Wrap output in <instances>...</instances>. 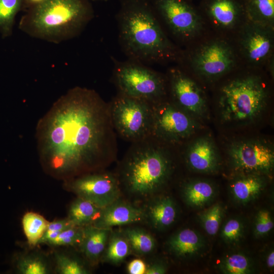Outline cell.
I'll return each mask as SVG.
<instances>
[{
    "label": "cell",
    "instance_id": "obj_1",
    "mask_svg": "<svg viewBox=\"0 0 274 274\" xmlns=\"http://www.w3.org/2000/svg\"><path fill=\"white\" fill-rule=\"evenodd\" d=\"M38 153L47 174L63 181L97 172L117 154L110 103L93 89L76 86L38 121Z\"/></svg>",
    "mask_w": 274,
    "mask_h": 274
},
{
    "label": "cell",
    "instance_id": "obj_2",
    "mask_svg": "<svg viewBox=\"0 0 274 274\" xmlns=\"http://www.w3.org/2000/svg\"><path fill=\"white\" fill-rule=\"evenodd\" d=\"M118 40L128 59L145 64L178 63L183 50L168 38L152 0H119Z\"/></svg>",
    "mask_w": 274,
    "mask_h": 274
},
{
    "label": "cell",
    "instance_id": "obj_3",
    "mask_svg": "<svg viewBox=\"0 0 274 274\" xmlns=\"http://www.w3.org/2000/svg\"><path fill=\"white\" fill-rule=\"evenodd\" d=\"M174 148L152 137L132 143L116 175L120 186L139 197H149L158 192L173 173Z\"/></svg>",
    "mask_w": 274,
    "mask_h": 274
},
{
    "label": "cell",
    "instance_id": "obj_4",
    "mask_svg": "<svg viewBox=\"0 0 274 274\" xmlns=\"http://www.w3.org/2000/svg\"><path fill=\"white\" fill-rule=\"evenodd\" d=\"M93 17L89 0H46L26 11L18 27L31 37L59 44L80 35Z\"/></svg>",
    "mask_w": 274,
    "mask_h": 274
},
{
    "label": "cell",
    "instance_id": "obj_5",
    "mask_svg": "<svg viewBox=\"0 0 274 274\" xmlns=\"http://www.w3.org/2000/svg\"><path fill=\"white\" fill-rule=\"evenodd\" d=\"M267 84L252 72L232 77L220 87L216 105L220 122L229 127L253 125L263 117L269 102Z\"/></svg>",
    "mask_w": 274,
    "mask_h": 274
},
{
    "label": "cell",
    "instance_id": "obj_6",
    "mask_svg": "<svg viewBox=\"0 0 274 274\" xmlns=\"http://www.w3.org/2000/svg\"><path fill=\"white\" fill-rule=\"evenodd\" d=\"M239 60L230 39L219 36L202 41L191 51H183L178 63L186 64L198 79L212 83L234 71Z\"/></svg>",
    "mask_w": 274,
    "mask_h": 274
},
{
    "label": "cell",
    "instance_id": "obj_7",
    "mask_svg": "<svg viewBox=\"0 0 274 274\" xmlns=\"http://www.w3.org/2000/svg\"><path fill=\"white\" fill-rule=\"evenodd\" d=\"M113 60V79L118 93L151 103L168 97L166 75L138 61Z\"/></svg>",
    "mask_w": 274,
    "mask_h": 274
},
{
    "label": "cell",
    "instance_id": "obj_8",
    "mask_svg": "<svg viewBox=\"0 0 274 274\" xmlns=\"http://www.w3.org/2000/svg\"><path fill=\"white\" fill-rule=\"evenodd\" d=\"M152 104L118 93L110 102L111 116L116 133L131 143L151 137Z\"/></svg>",
    "mask_w": 274,
    "mask_h": 274
},
{
    "label": "cell",
    "instance_id": "obj_9",
    "mask_svg": "<svg viewBox=\"0 0 274 274\" xmlns=\"http://www.w3.org/2000/svg\"><path fill=\"white\" fill-rule=\"evenodd\" d=\"M155 12L171 35L179 42L191 45L206 30L197 9L186 0H152Z\"/></svg>",
    "mask_w": 274,
    "mask_h": 274
},
{
    "label": "cell",
    "instance_id": "obj_10",
    "mask_svg": "<svg viewBox=\"0 0 274 274\" xmlns=\"http://www.w3.org/2000/svg\"><path fill=\"white\" fill-rule=\"evenodd\" d=\"M151 137L168 146L182 145L199 129V121L167 98L152 104Z\"/></svg>",
    "mask_w": 274,
    "mask_h": 274
},
{
    "label": "cell",
    "instance_id": "obj_11",
    "mask_svg": "<svg viewBox=\"0 0 274 274\" xmlns=\"http://www.w3.org/2000/svg\"><path fill=\"white\" fill-rule=\"evenodd\" d=\"M230 166L238 174H269L274 166V150L265 140L246 138L234 140L227 148Z\"/></svg>",
    "mask_w": 274,
    "mask_h": 274
},
{
    "label": "cell",
    "instance_id": "obj_12",
    "mask_svg": "<svg viewBox=\"0 0 274 274\" xmlns=\"http://www.w3.org/2000/svg\"><path fill=\"white\" fill-rule=\"evenodd\" d=\"M168 99L197 121L209 117L207 97L199 84L181 66L169 68L166 75Z\"/></svg>",
    "mask_w": 274,
    "mask_h": 274
},
{
    "label": "cell",
    "instance_id": "obj_13",
    "mask_svg": "<svg viewBox=\"0 0 274 274\" xmlns=\"http://www.w3.org/2000/svg\"><path fill=\"white\" fill-rule=\"evenodd\" d=\"M274 28L247 21L236 34L234 45L239 60L248 67L260 68L273 59Z\"/></svg>",
    "mask_w": 274,
    "mask_h": 274
},
{
    "label": "cell",
    "instance_id": "obj_14",
    "mask_svg": "<svg viewBox=\"0 0 274 274\" xmlns=\"http://www.w3.org/2000/svg\"><path fill=\"white\" fill-rule=\"evenodd\" d=\"M64 186L77 197L104 208L120 198L121 186L116 175L94 172L64 180Z\"/></svg>",
    "mask_w": 274,
    "mask_h": 274
},
{
    "label": "cell",
    "instance_id": "obj_15",
    "mask_svg": "<svg viewBox=\"0 0 274 274\" xmlns=\"http://www.w3.org/2000/svg\"><path fill=\"white\" fill-rule=\"evenodd\" d=\"M197 8L206 26L208 23L228 39L248 21L243 0H201Z\"/></svg>",
    "mask_w": 274,
    "mask_h": 274
},
{
    "label": "cell",
    "instance_id": "obj_16",
    "mask_svg": "<svg viewBox=\"0 0 274 274\" xmlns=\"http://www.w3.org/2000/svg\"><path fill=\"white\" fill-rule=\"evenodd\" d=\"M184 156L188 167L195 172L213 174L220 166L218 149L212 138L208 135L190 142L185 149Z\"/></svg>",
    "mask_w": 274,
    "mask_h": 274
},
{
    "label": "cell",
    "instance_id": "obj_17",
    "mask_svg": "<svg viewBox=\"0 0 274 274\" xmlns=\"http://www.w3.org/2000/svg\"><path fill=\"white\" fill-rule=\"evenodd\" d=\"M145 219L144 210L120 198L101 209L92 225L111 229L114 226L138 223Z\"/></svg>",
    "mask_w": 274,
    "mask_h": 274
},
{
    "label": "cell",
    "instance_id": "obj_18",
    "mask_svg": "<svg viewBox=\"0 0 274 274\" xmlns=\"http://www.w3.org/2000/svg\"><path fill=\"white\" fill-rule=\"evenodd\" d=\"M111 232V229L92 225L83 227V236L79 248L91 265H96L101 260Z\"/></svg>",
    "mask_w": 274,
    "mask_h": 274
},
{
    "label": "cell",
    "instance_id": "obj_19",
    "mask_svg": "<svg viewBox=\"0 0 274 274\" xmlns=\"http://www.w3.org/2000/svg\"><path fill=\"white\" fill-rule=\"evenodd\" d=\"M265 176L258 174H238L230 185L234 200L244 204L256 199L265 187Z\"/></svg>",
    "mask_w": 274,
    "mask_h": 274
},
{
    "label": "cell",
    "instance_id": "obj_20",
    "mask_svg": "<svg viewBox=\"0 0 274 274\" xmlns=\"http://www.w3.org/2000/svg\"><path fill=\"white\" fill-rule=\"evenodd\" d=\"M145 218L154 228L165 229L170 226L177 216V209L173 199L169 196L157 197L151 200L144 211Z\"/></svg>",
    "mask_w": 274,
    "mask_h": 274
},
{
    "label": "cell",
    "instance_id": "obj_21",
    "mask_svg": "<svg viewBox=\"0 0 274 274\" xmlns=\"http://www.w3.org/2000/svg\"><path fill=\"white\" fill-rule=\"evenodd\" d=\"M203 240L196 231L185 228L175 233L168 240L169 250L178 257L186 258L197 254L203 248Z\"/></svg>",
    "mask_w": 274,
    "mask_h": 274
},
{
    "label": "cell",
    "instance_id": "obj_22",
    "mask_svg": "<svg viewBox=\"0 0 274 274\" xmlns=\"http://www.w3.org/2000/svg\"><path fill=\"white\" fill-rule=\"evenodd\" d=\"M182 192L183 199L187 204L199 208L211 201L215 195L216 189L208 181L196 180L186 183Z\"/></svg>",
    "mask_w": 274,
    "mask_h": 274
},
{
    "label": "cell",
    "instance_id": "obj_23",
    "mask_svg": "<svg viewBox=\"0 0 274 274\" xmlns=\"http://www.w3.org/2000/svg\"><path fill=\"white\" fill-rule=\"evenodd\" d=\"M101 209L91 202L77 197L70 206L67 218L75 226L85 227L93 224L99 217Z\"/></svg>",
    "mask_w": 274,
    "mask_h": 274
},
{
    "label": "cell",
    "instance_id": "obj_24",
    "mask_svg": "<svg viewBox=\"0 0 274 274\" xmlns=\"http://www.w3.org/2000/svg\"><path fill=\"white\" fill-rule=\"evenodd\" d=\"M247 20L274 28V0H243Z\"/></svg>",
    "mask_w": 274,
    "mask_h": 274
},
{
    "label": "cell",
    "instance_id": "obj_25",
    "mask_svg": "<svg viewBox=\"0 0 274 274\" xmlns=\"http://www.w3.org/2000/svg\"><path fill=\"white\" fill-rule=\"evenodd\" d=\"M16 271L20 274H48L51 265L47 257L38 252L18 255L15 260Z\"/></svg>",
    "mask_w": 274,
    "mask_h": 274
},
{
    "label": "cell",
    "instance_id": "obj_26",
    "mask_svg": "<svg viewBox=\"0 0 274 274\" xmlns=\"http://www.w3.org/2000/svg\"><path fill=\"white\" fill-rule=\"evenodd\" d=\"M132 252L129 244L121 232H111L101 260L113 264H118Z\"/></svg>",
    "mask_w": 274,
    "mask_h": 274
},
{
    "label": "cell",
    "instance_id": "obj_27",
    "mask_svg": "<svg viewBox=\"0 0 274 274\" xmlns=\"http://www.w3.org/2000/svg\"><path fill=\"white\" fill-rule=\"evenodd\" d=\"M126 238L132 252L140 255L152 253L156 247V241L150 233L138 227H128L121 231Z\"/></svg>",
    "mask_w": 274,
    "mask_h": 274
},
{
    "label": "cell",
    "instance_id": "obj_28",
    "mask_svg": "<svg viewBox=\"0 0 274 274\" xmlns=\"http://www.w3.org/2000/svg\"><path fill=\"white\" fill-rule=\"evenodd\" d=\"M49 221L42 215L34 212H27L22 219L23 231L28 244L31 247L38 245L46 230Z\"/></svg>",
    "mask_w": 274,
    "mask_h": 274
},
{
    "label": "cell",
    "instance_id": "obj_29",
    "mask_svg": "<svg viewBox=\"0 0 274 274\" xmlns=\"http://www.w3.org/2000/svg\"><path fill=\"white\" fill-rule=\"evenodd\" d=\"M21 10L22 0H0V33L3 38L12 35L16 16Z\"/></svg>",
    "mask_w": 274,
    "mask_h": 274
},
{
    "label": "cell",
    "instance_id": "obj_30",
    "mask_svg": "<svg viewBox=\"0 0 274 274\" xmlns=\"http://www.w3.org/2000/svg\"><path fill=\"white\" fill-rule=\"evenodd\" d=\"M55 270L59 274H87L89 271L79 259L63 252L54 254Z\"/></svg>",
    "mask_w": 274,
    "mask_h": 274
},
{
    "label": "cell",
    "instance_id": "obj_31",
    "mask_svg": "<svg viewBox=\"0 0 274 274\" xmlns=\"http://www.w3.org/2000/svg\"><path fill=\"white\" fill-rule=\"evenodd\" d=\"M221 271L226 274H248L252 271L249 258L241 253H234L226 257L220 264Z\"/></svg>",
    "mask_w": 274,
    "mask_h": 274
},
{
    "label": "cell",
    "instance_id": "obj_32",
    "mask_svg": "<svg viewBox=\"0 0 274 274\" xmlns=\"http://www.w3.org/2000/svg\"><path fill=\"white\" fill-rule=\"evenodd\" d=\"M223 210L220 204H215L200 215V221L206 232L210 235L218 232L222 219Z\"/></svg>",
    "mask_w": 274,
    "mask_h": 274
},
{
    "label": "cell",
    "instance_id": "obj_33",
    "mask_svg": "<svg viewBox=\"0 0 274 274\" xmlns=\"http://www.w3.org/2000/svg\"><path fill=\"white\" fill-rule=\"evenodd\" d=\"M83 236V227L73 226L62 231L47 245L53 247H78Z\"/></svg>",
    "mask_w": 274,
    "mask_h": 274
},
{
    "label": "cell",
    "instance_id": "obj_34",
    "mask_svg": "<svg viewBox=\"0 0 274 274\" xmlns=\"http://www.w3.org/2000/svg\"><path fill=\"white\" fill-rule=\"evenodd\" d=\"M242 222L237 219H230L227 221L222 228L221 235L227 243H233L238 241L244 232Z\"/></svg>",
    "mask_w": 274,
    "mask_h": 274
},
{
    "label": "cell",
    "instance_id": "obj_35",
    "mask_svg": "<svg viewBox=\"0 0 274 274\" xmlns=\"http://www.w3.org/2000/svg\"><path fill=\"white\" fill-rule=\"evenodd\" d=\"M73 226L75 225L67 218L49 222L46 230L41 238L39 245L41 244L47 245L56 238L62 231Z\"/></svg>",
    "mask_w": 274,
    "mask_h": 274
},
{
    "label": "cell",
    "instance_id": "obj_36",
    "mask_svg": "<svg viewBox=\"0 0 274 274\" xmlns=\"http://www.w3.org/2000/svg\"><path fill=\"white\" fill-rule=\"evenodd\" d=\"M273 228V222L270 212L266 210H260L256 217L254 234L258 237L267 234Z\"/></svg>",
    "mask_w": 274,
    "mask_h": 274
},
{
    "label": "cell",
    "instance_id": "obj_37",
    "mask_svg": "<svg viewBox=\"0 0 274 274\" xmlns=\"http://www.w3.org/2000/svg\"><path fill=\"white\" fill-rule=\"evenodd\" d=\"M146 268V264L142 259H135L128 264L127 271L129 274H144Z\"/></svg>",
    "mask_w": 274,
    "mask_h": 274
},
{
    "label": "cell",
    "instance_id": "obj_38",
    "mask_svg": "<svg viewBox=\"0 0 274 274\" xmlns=\"http://www.w3.org/2000/svg\"><path fill=\"white\" fill-rule=\"evenodd\" d=\"M166 271L167 266L165 264L157 261L151 263L147 267L145 274H164Z\"/></svg>",
    "mask_w": 274,
    "mask_h": 274
},
{
    "label": "cell",
    "instance_id": "obj_39",
    "mask_svg": "<svg viewBox=\"0 0 274 274\" xmlns=\"http://www.w3.org/2000/svg\"><path fill=\"white\" fill-rule=\"evenodd\" d=\"M46 0H22V10L25 12L33 9L42 3Z\"/></svg>",
    "mask_w": 274,
    "mask_h": 274
},
{
    "label": "cell",
    "instance_id": "obj_40",
    "mask_svg": "<svg viewBox=\"0 0 274 274\" xmlns=\"http://www.w3.org/2000/svg\"><path fill=\"white\" fill-rule=\"evenodd\" d=\"M266 265L269 268H273L274 267V252L273 251H270V252L267 255L266 259Z\"/></svg>",
    "mask_w": 274,
    "mask_h": 274
},
{
    "label": "cell",
    "instance_id": "obj_41",
    "mask_svg": "<svg viewBox=\"0 0 274 274\" xmlns=\"http://www.w3.org/2000/svg\"><path fill=\"white\" fill-rule=\"evenodd\" d=\"M89 1H101V2H107L108 0H89Z\"/></svg>",
    "mask_w": 274,
    "mask_h": 274
},
{
    "label": "cell",
    "instance_id": "obj_42",
    "mask_svg": "<svg viewBox=\"0 0 274 274\" xmlns=\"http://www.w3.org/2000/svg\"><path fill=\"white\" fill-rule=\"evenodd\" d=\"M186 1H187L188 2H191L193 0H186Z\"/></svg>",
    "mask_w": 274,
    "mask_h": 274
}]
</instances>
